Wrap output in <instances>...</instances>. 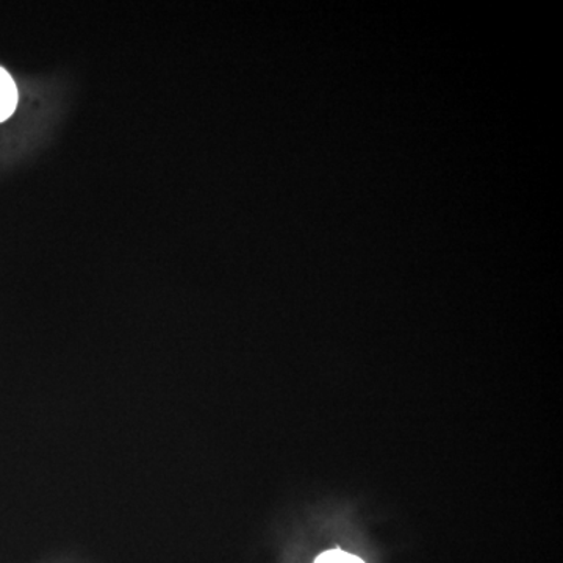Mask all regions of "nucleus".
<instances>
[{"mask_svg":"<svg viewBox=\"0 0 563 563\" xmlns=\"http://www.w3.org/2000/svg\"><path fill=\"white\" fill-rule=\"evenodd\" d=\"M18 106V88L13 77L0 68V122L9 120Z\"/></svg>","mask_w":563,"mask_h":563,"instance_id":"1","label":"nucleus"},{"mask_svg":"<svg viewBox=\"0 0 563 563\" xmlns=\"http://www.w3.org/2000/svg\"><path fill=\"white\" fill-rule=\"evenodd\" d=\"M314 563H365L357 555L344 553L342 550L325 551L321 555H318Z\"/></svg>","mask_w":563,"mask_h":563,"instance_id":"2","label":"nucleus"}]
</instances>
